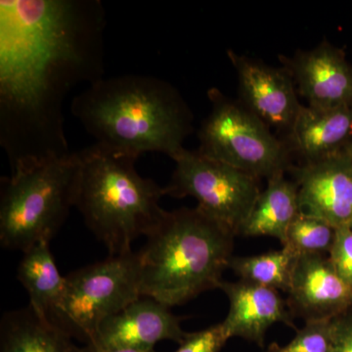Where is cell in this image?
<instances>
[{"label":"cell","mask_w":352,"mask_h":352,"mask_svg":"<svg viewBox=\"0 0 352 352\" xmlns=\"http://www.w3.org/2000/svg\"><path fill=\"white\" fill-rule=\"evenodd\" d=\"M100 0L0 1V145L11 170L69 154L63 106L104 78Z\"/></svg>","instance_id":"1"},{"label":"cell","mask_w":352,"mask_h":352,"mask_svg":"<svg viewBox=\"0 0 352 352\" xmlns=\"http://www.w3.org/2000/svg\"><path fill=\"white\" fill-rule=\"evenodd\" d=\"M71 111L96 144L138 159L151 152L173 159L194 129L182 95L153 76L102 78L76 95Z\"/></svg>","instance_id":"2"},{"label":"cell","mask_w":352,"mask_h":352,"mask_svg":"<svg viewBox=\"0 0 352 352\" xmlns=\"http://www.w3.org/2000/svg\"><path fill=\"white\" fill-rule=\"evenodd\" d=\"M138 252L141 296L168 307L219 289L235 235L198 208L166 212Z\"/></svg>","instance_id":"3"},{"label":"cell","mask_w":352,"mask_h":352,"mask_svg":"<svg viewBox=\"0 0 352 352\" xmlns=\"http://www.w3.org/2000/svg\"><path fill=\"white\" fill-rule=\"evenodd\" d=\"M80 156L75 207L109 256L131 252L134 241L147 237L166 214L160 206L164 187L139 175L138 157L96 143Z\"/></svg>","instance_id":"4"},{"label":"cell","mask_w":352,"mask_h":352,"mask_svg":"<svg viewBox=\"0 0 352 352\" xmlns=\"http://www.w3.org/2000/svg\"><path fill=\"white\" fill-rule=\"evenodd\" d=\"M80 151L25 163L0 182V244L24 252L50 242L75 207Z\"/></svg>","instance_id":"5"},{"label":"cell","mask_w":352,"mask_h":352,"mask_svg":"<svg viewBox=\"0 0 352 352\" xmlns=\"http://www.w3.org/2000/svg\"><path fill=\"white\" fill-rule=\"evenodd\" d=\"M210 112L198 132V151L254 177L270 178L293 166L288 148L239 100L208 90Z\"/></svg>","instance_id":"6"},{"label":"cell","mask_w":352,"mask_h":352,"mask_svg":"<svg viewBox=\"0 0 352 352\" xmlns=\"http://www.w3.org/2000/svg\"><path fill=\"white\" fill-rule=\"evenodd\" d=\"M141 296L138 252L109 256L69 273L50 318L87 346L104 321Z\"/></svg>","instance_id":"7"},{"label":"cell","mask_w":352,"mask_h":352,"mask_svg":"<svg viewBox=\"0 0 352 352\" xmlns=\"http://www.w3.org/2000/svg\"><path fill=\"white\" fill-rule=\"evenodd\" d=\"M175 171L164 187V196L192 197L197 208L235 236L241 235L256 205L259 178L229 164L183 149L173 157Z\"/></svg>","instance_id":"8"},{"label":"cell","mask_w":352,"mask_h":352,"mask_svg":"<svg viewBox=\"0 0 352 352\" xmlns=\"http://www.w3.org/2000/svg\"><path fill=\"white\" fill-rule=\"evenodd\" d=\"M227 56L237 74L238 100L283 138L302 108L288 69L275 68L231 50H227Z\"/></svg>","instance_id":"9"},{"label":"cell","mask_w":352,"mask_h":352,"mask_svg":"<svg viewBox=\"0 0 352 352\" xmlns=\"http://www.w3.org/2000/svg\"><path fill=\"white\" fill-rule=\"evenodd\" d=\"M288 69L296 92L307 106L318 109L352 108V66L344 50L324 39L293 56L279 55Z\"/></svg>","instance_id":"10"},{"label":"cell","mask_w":352,"mask_h":352,"mask_svg":"<svg viewBox=\"0 0 352 352\" xmlns=\"http://www.w3.org/2000/svg\"><path fill=\"white\" fill-rule=\"evenodd\" d=\"M288 173L298 184L302 212L338 228H352V160L344 152Z\"/></svg>","instance_id":"11"},{"label":"cell","mask_w":352,"mask_h":352,"mask_svg":"<svg viewBox=\"0 0 352 352\" xmlns=\"http://www.w3.org/2000/svg\"><path fill=\"white\" fill-rule=\"evenodd\" d=\"M170 308L149 296H141L101 324L85 352L113 349H154L157 342L182 344L188 333Z\"/></svg>","instance_id":"12"},{"label":"cell","mask_w":352,"mask_h":352,"mask_svg":"<svg viewBox=\"0 0 352 352\" xmlns=\"http://www.w3.org/2000/svg\"><path fill=\"white\" fill-rule=\"evenodd\" d=\"M288 295L292 315L305 322L333 320L352 305L351 287L319 254L296 258Z\"/></svg>","instance_id":"13"},{"label":"cell","mask_w":352,"mask_h":352,"mask_svg":"<svg viewBox=\"0 0 352 352\" xmlns=\"http://www.w3.org/2000/svg\"><path fill=\"white\" fill-rule=\"evenodd\" d=\"M219 289L229 300L226 326L230 338H242L263 347L271 326L283 323L296 328L293 315L279 292L249 282L222 281Z\"/></svg>","instance_id":"14"},{"label":"cell","mask_w":352,"mask_h":352,"mask_svg":"<svg viewBox=\"0 0 352 352\" xmlns=\"http://www.w3.org/2000/svg\"><path fill=\"white\" fill-rule=\"evenodd\" d=\"M352 139V108L302 106L295 124L282 138L292 157L314 163L344 152Z\"/></svg>","instance_id":"15"},{"label":"cell","mask_w":352,"mask_h":352,"mask_svg":"<svg viewBox=\"0 0 352 352\" xmlns=\"http://www.w3.org/2000/svg\"><path fill=\"white\" fill-rule=\"evenodd\" d=\"M0 352H85L73 338L32 307L11 310L0 324Z\"/></svg>","instance_id":"16"},{"label":"cell","mask_w":352,"mask_h":352,"mask_svg":"<svg viewBox=\"0 0 352 352\" xmlns=\"http://www.w3.org/2000/svg\"><path fill=\"white\" fill-rule=\"evenodd\" d=\"M279 173L267 179L241 235L245 237H273L283 242L296 215L302 212L298 184Z\"/></svg>","instance_id":"17"},{"label":"cell","mask_w":352,"mask_h":352,"mask_svg":"<svg viewBox=\"0 0 352 352\" xmlns=\"http://www.w3.org/2000/svg\"><path fill=\"white\" fill-rule=\"evenodd\" d=\"M50 242L36 243L23 252L18 280L27 291L30 307L39 316L50 318L63 296L66 277L58 270Z\"/></svg>","instance_id":"18"},{"label":"cell","mask_w":352,"mask_h":352,"mask_svg":"<svg viewBox=\"0 0 352 352\" xmlns=\"http://www.w3.org/2000/svg\"><path fill=\"white\" fill-rule=\"evenodd\" d=\"M296 258L282 248L256 256H233L229 268L242 281L288 294Z\"/></svg>","instance_id":"19"},{"label":"cell","mask_w":352,"mask_h":352,"mask_svg":"<svg viewBox=\"0 0 352 352\" xmlns=\"http://www.w3.org/2000/svg\"><path fill=\"white\" fill-rule=\"evenodd\" d=\"M337 229L323 219L300 212L289 224L282 248L298 258L302 256H324L330 252Z\"/></svg>","instance_id":"20"},{"label":"cell","mask_w":352,"mask_h":352,"mask_svg":"<svg viewBox=\"0 0 352 352\" xmlns=\"http://www.w3.org/2000/svg\"><path fill=\"white\" fill-rule=\"evenodd\" d=\"M264 352H332V320L305 322L288 344H272Z\"/></svg>","instance_id":"21"},{"label":"cell","mask_w":352,"mask_h":352,"mask_svg":"<svg viewBox=\"0 0 352 352\" xmlns=\"http://www.w3.org/2000/svg\"><path fill=\"white\" fill-rule=\"evenodd\" d=\"M229 339L230 336L221 322L205 330L188 333L175 352H219Z\"/></svg>","instance_id":"22"},{"label":"cell","mask_w":352,"mask_h":352,"mask_svg":"<svg viewBox=\"0 0 352 352\" xmlns=\"http://www.w3.org/2000/svg\"><path fill=\"white\" fill-rule=\"evenodd\" d=\"M329 261L333 270L352 288V228H338Z\"/></svg>","instance_id":"23"},{"label":"cell","mask_w":352,"mask_h":352,"mask_svg":"<svg viewBox=\"0 0 352 352\" xmlns=\"http://www.w3.org/2000/svg\"><path fill=\"white\" fill-rule=\"evenodd\" d=\"M332 352H352V315L333 319Z\"/></svg>","instance_id":"24"},{"label":"cell","mask_w":352,"mask_h":352,"mask_svg":"<svg viewBox=\"0 0 352 352\" xmlns=\"http://www.w3.org/2000/svg\"><path fill=\"white\" fill-rule=\"evenodd\" d=\"M94 352H157V351H155V349H107V351H94Z\"/></svg>","instance_id":"25"},{"label":"cell","mask_w":352,"mask_h":352,"mask_svg":"<svg viewBox=\"0 0 352 352\" xmlns=\"http://www.w3.org/2000/svg\"><path fill=\"white\" fill-rule=\"evenodd\" d=\"M344 153L352 160V139L351 142L347 144L346 149L344 150Z\"/></svg>","instance_id":"26"}]
</instances>
